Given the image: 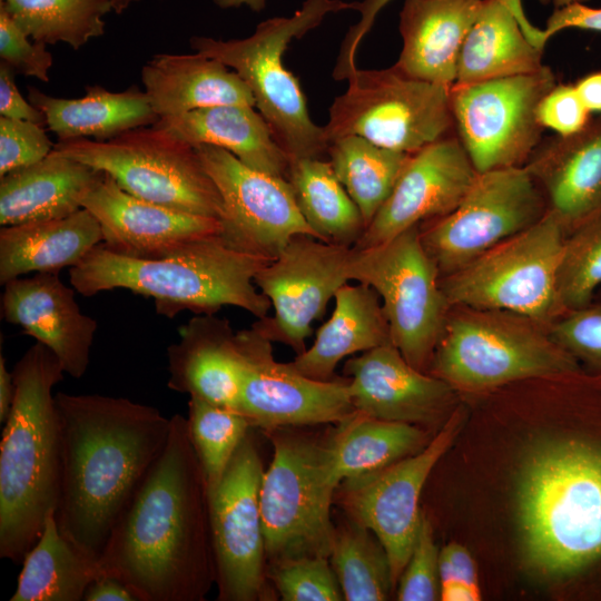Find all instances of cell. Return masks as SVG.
Returning a JSON list of instances; mask_svg holds the SVG:
<instances>
[{"mask_svg": "<svg viewBox=\"0 0 601 601\" xmlns=\"http://www.w3.org/2000/svg\"><path fill=\"white\" fill-rule=\"evenodd\" d=\"M98 562L139 601H200L216 583L206 480L181 415Z\"/></svg>", "mask_w": 601, "mask_h": 601, "instance_id": "1", "label": "cell"}, {"mask_svg": "<svg viewBox=\"0 0 601 601\" xmlns=\"http://www.w3.org/2000/svg\"><path fill=\"white\" fill-rule=\"evenodd\" d=\"M61 441V533L92 559L160 455L170 418L156 407L98 394L55 395Z\"/></svg>", "mask_w": 601, "mask_h": 601, "instance_id": "2", "label": "cell"}, {"mask_svg": "<svg viewBox=\"0 0 601 601\" xmlns=\"http://www.w3.org/2000/svg\"><path fill=\"white\" fill-rule=\"evenodd\" d=\"M516 515L533 572L572 581L601 566V434L573 432L536 446L519 475Z\"/></svg>", "mask_w": 601, "mask_h": 601, "instance_id": "3", "label": "cell"}, {"mask_svg": "<svg viewBox=\"0 0 601 601\" xmlns=\"http://www.w3.org/2000/svg\"><path fill=\"white\" fill-rule=\"evenodd\" d=\"M65 371L37 342L16 363L14 396L0 443V556L18 564L57 512L61 441L52 388Z\"/></svg>", "mask_w": 601, "mask_h": 601, "instance_id": "4", "label": "cell"}, {"mask_svg": "<svg viewBox=\"0 0 601 601\" xmlns=\"http://www.w3.org/2000/svg\"><path fill=\"white\" fill-rule=\"evenodd\" d=\"M270 260L234 249L221 236L156 260L117 255L100 243L69 269V280L83 296L124 288L151 298L156 312L167 318L185 311L213 315L235 306L260 319L272 303L254 279Z\"/></svg>", "mask_w": 601, "mask_h": 601, "instance_id": "5", "label": "cell"}, {"mask_svg": "<svg viewBox=\"0 0 601 601\" xmlns=\"http://www.w3.org/2000/svg\"><path fill=\"white\" fill-rule=\"evenodd\" d=\"M546 326L502 309L451 306L428 373L461 397L582 370Z\"/></svg>", "mask_w": 601, "mask_h": 601, "instance_id": "6", "label": "cell"}, {"mask_svg": "<svg viewBox=\"0 0 601 601\" xmlns=\"http://www.w3.org/2000/svg\"><path fill=\"white\" fill-rule=\"evenodd\" d=\"M354 7L355 1L306 0L292 17L262 21L244 39L193 37L189 43L196 52L217 59L237 72L289 159L324 158L329 145L324 127L309 117L299 81L285 68L283 56L293 39H300L316 28L326 14Z\"/></svg>", "mask_w": 601, "mask_h": 601, "instance_id": "7", "label": "cell"}, {"mask_svg": "<svg viewBox=\"0 0 601 601\" xmlns=\"http://www.w3.org/2000/svg\"><path fill=\"white\" fill-rule=\"evenodd\" d=\"M267 433L274 454L259 495L267 566L303 556L329 559L335 536L331 509L339 481L328 437L290 426Z\"/></svg>", "mask_w": 601, "mask_h": 601, "instance_id": "8", "label": "cell"}, {"mask_svg": "<svg viewBox=\"0 0 601 601\" xmlns=\"http://www.w3.org/2000/svg\"><path fill=\"white\" fill-rule=\"evenodd\" d=\"M53 150L107 173L135 197L184 213L221 216L219 191L196 148L156 125L105 141L59 140Z\"/></svg>", "mask_w": 601, "mask_h": 601, "instance_id": "9", "label": "cell"}, {"mask_svg": "<svg viewBox=\"0 0 601 601\" xmlns=\"http://www.w3.org/2000/svg\"><path fill=\"white\" fill-rule=\"evenodd\" d=\"M566 235L548 210L529 228L441 277V288L451 306L509 311L550 326L564 314L556 272Z\"/></svg>", "mask_w": 601, "mask_h": 601, "instance_id": "10", "label": "cell"}, {"mask_svg": "<svg viewBox=\"0 0 601 601\" xmlns=\"http://www.w3.org/2000/svg\"><path fill=\"white\" fill-rule=\"evenodd\" d=\"M346 80V91L329 107L328 144L355 135L413 154L455 131L451 87L410 77L394 66L357 68Z\"/></svg>", "mask_w": 601, "mask_h": 601, "instance_id": "11", "label": "cell"}, {"mask_svg": "<svg viewBox=\"0 0 601 601\" xmlns=\"http://www.w3.org/2000/svg\"><path fill=\"white\" fill-rule=\"evenodd\" d=\"M348 275L377 292L393 345L411 365L428 373L451 304L423 247L420 226L376 246L353 247Z\"/></svg>", "mask_w": 601, "mask_h": 601, "instance_id": "12", "label": "cell"}, {"mask_svg": "<svg viewBox=\"0 0 601 601\" xmlns=\"http://www.w3.org/2000/svg\"><path fill=\"white\" fill-rule=\"evenodd\" d=\"M546 211L545 198L525 166L492 169L477 173L450 214L420 225V236L441 278L529 228Z\"/></svg>", "mask_w": 601, "mask_h": 601, "instance_id": "13", "label": "cell"}, {"mask_svg": "<svg viewBox=\"0 0 601 601\" xmlns=\"http://www.w3.org/2000/svg\"><path fill=\"white\" fill-rule=\"evenodd\" d=\"M556 83L551 68L451 87L455 134L477 173L525 166L543 140L538 106Z\"/></svg>", "mask_w": 601, "mask_h": 601, "instance_id": "14", "label": "cell"}, {"mask_svg": "<svg viewBox=\"0 0 601 601\" xmlns=\"http://www.w3.org/2000/svg\"><path fill=\"white\" fill-rule=\"evenodd\" d=\"M466 418L459 405L418 453L382 470L343 480L334 495L349 519L368 528L383 544L394 588L417 535L420 500L433 469L453 445Z\"/></svg>", "mask_w": 601, "mask_h": 601, "instance_id": "15", "label": "cell"}, {"mask_svg": "<svg viewBox=\"0 0 601 601\" xmlns=\"http://www.w3.org/2000/svg\"><path fill=\"white\" fill-rule=\"evenodd\" d=\"M264 472L257 446L248 433L208 496L220 601L269 597L259 500Z\"/></svg>", "mask_w": 601, "mask_h": 601, "instance_id": "16", "label": "cell"}, {"mask_svg": "<svg viewBox=\"0 0 601 601\" xmlns=\"http://www.w3.org/2000/svg\"><path fill=\"white\" fill-rule=\"evenodd\" d=\"M273 342L255 327L236 333L242 364L238 412L266 432L279 427L339 424L354 412L346 376L313 380L275 359Z\"/></svg>", "mask_w": 601, "mask_h": 601, "instance_id": "17", "label": "cell"}, {"mask_svg": "<svg viewBox=\"0 0 601 601\" xmlns=\"http://www.w3.org/2000/svg\"><path fill=\"white\" fill-rule=\"evenodd\" d=\"M194 147L219 191L220 236L228 246L274 259L296 235L317 238L287 179L256 170L224 148Z\"/></svg>", "mask_w": 601, "mask_h": 601, "instance_id": "18", "label": "cell"}, {"mask_svg": "<svg viewBox=\"0 0 601 601\" xmlns=\"http://www.w3.org/2000/svg\"><path fill=\"white\" fill-rule=\"evenodd\" d=\"M353 247L336 246L311 235H296L255 276V285L270 300L272 317L252 326L269 341L306 349L313 323L319 319L336 292L348 283Z\"/></svg>", "mask_w": 601, "mask_h": 601, "instance_id": "19", "label": "cell"}, {"mask_svg": "<svg viewBox=\"0 0 601 601\" xmlns=\"http://www.w3.org/2000/svg\"><path fill=\"white\" fill-rule=\"evenodd\" d=\"M476 175L455 131L411 154L393 190L355 247L380 245L450 214Z\"/></svg>", "mask_w": 601, "mask_h": 601, "instance_id": "20", "label": "cell"}, {"mask_svg": "<svg viewBox=\"0 0 601 601\" xmlns=\"http://www.w3.org/2000/svg\"><path fill=\"white\" fill-rule=\"evenodd\" d=\"M82 207L99 221L101 244L129 258H168L221 235L219 219L135 197L104 171L87 194Z\"/></svg>", "mask_w": 601, "mask_h": 601, "instance_id": "21", "label": "cell"}, {"mask_svg": "<svg viewBox=\"0 0 601 601\" xmlns=\"http://www.w3.org/2000/svg\"><path fill=\"white\" fill-rule=\"evenodd\" d=\"M343 374L355 411L371 417L432 427L460 405L450 384L411 365L392 343L347 359Z\"/></svg>", "mask_w": 601, "mask_h": 601, "instance_id": "22", "label": "cell"}, {"mask_svg": "<svg viewBox=\"0 0 601 601\" xmlns=\"http://www.w3.org/2000/svg\"><path fill=\"white\" fill-rule=\"evenodd\" d=\"M3 286V319L51 349L65 373L75 378L85 375L97 322L81 313L77 290L65 285L56 273H35Z\"/></svg>", "mask_w": 601, "mask_h": 601, "instance_id": "23", "label": "cell"}, {"mask_svg": "<svg viewBox=\"0 0 601 601\" xmlns=\"http://www.w3.org/2000/svg\"><path fill=\"white\" fill-rule=\"evenodd\" d=\"M525 167L568 234L601 211V115L574 134L543 139Z\"/></svg>", "mask_w": 601, "mask_h": 601, "instance_id": "24", "label": "cell"}, {"mask_svg": "<svg viewBox=\"0 0 601 601\" xmlns=\"http://www.w3.org/2000/svg\"><path fill=\"white\" fill-rule=\"evenodd\" d=\"M167 355L170 390L238 412L242 364L227 318L196 315L179 327Z\"/></svg>", "mask_w": 601, "mask_h": 601, "instance_id": "25", "label": "cell"}, {"mask_svg": "<svg viewBox=\"0 0 601 601\" xmlns=\"http://www.w3.org/2000/svg\"><path fill=\"white\" fill-rule=\"evenodd\" d=\"M545 42L543 30L525 19L520 0H483L462 46L454 83L535 72L544 66Z\"/></svg>", "mask_w": 601, "mask_h": 601, "instance_id": "26", "label": "cell"}, {"mask_svg": "<svg viewBox=\"0 0 601 601\" xmlns=\"http://www.w3.org/2000/svg\"><path fill=\"white\" fill-rule=\"evenodd\" d=\"M483 0H404L398 30L401 72L452 87L462 46Z\"/></svg>", "mask_w": 601, "mask_h": 601, "instance_id": "27", "label": "cell"}, {"mask_svg": "<svg viewBox=\"0 0 601 601\" xmlns=\"http://www.w3.org/2000/svg\"><path fill=\"white\" fill-rule=\"evenodd\" d=\"M141 81L159 118L218 105L255 107L250 89L237 72L198 52L154 56L141 69Z\"/></svg>", "mask_w": 601, "mask_h": 601, "instance_id": "28", "label": "cell"}, {"mask_svg": "<svg viewBox=\"0 0 601 601\" xmlns=\"http://www.w3.org/2000/svg\"><path fill=\"white\" fill-rule=\"evenodd\" d=\"M102 171L52 150L42 160L0 177V225L69 216Z\"/></svg>", "mask_w": 601, "mask_h": 601, "instance_id": "29", "label": "cell"}, {"mask_svg": "<svg viewBox=\"0 0 601 601\" xmlns=\"http://www.w3.org/2000/svg\"><path fill=\"white\" fill-rule=\"evenodd\" d=\"M100 243L99 221L83 207L62 218L2 226L0 284L29 273L71 268Z\"/></svg>", "mask_w": 601, "mask_h": 601, "instance_id": "30", "label": "cell"}, {"mask_svg": "<svg viewBox=\"0 0 601 601\" xmlns=\"http://www.w3.org/2000/svg\"><path fill=\"white\" fill-rule=\"evenodd\" d=\"M190 144L213 145L234 154L245 165L287 179L289 157L273 136L269 125L248 105L204 107L155 124Z\"/></svg>", "mask_w": 601, "mask_h": 601, "instance_id": "31", "label": "cell"}, {"mask_svg": "<svg viewBox=\"0 0 601 601\" xmlns=\"http://www.w3.org/2000/svg\"><path fill=\"white\" fill-rule=\"evenodd\" d=\"M334 299L332 316L318 328L312 346L290 362L317 381L336 378L335 368L346 356L392 343L381 298L373 287L346 283Z\"/></svg>", "mask_w": 601, "mask_h": 601, "instance_id": "32", "label": "cell"}, {"mask_svg": "<svg viewBox=\"0 0 601 601\" xmlns=\"http://www.w3.org/2000/svg\"><path fill=\"white\" fill-rule=\"evenodd\" d=\"M28 100L45 115L48 129L59 140L105 141L159 120L145 90L136 86L117 92L88 86L85 96L75 99L52 97L29 87Z\"/></svg>", "mask_w": 601, "mask_h": 601, "instance_id": "33", "label": "cell"}, {"mask_svg": "<svg viewBox=\"0 0 601 601\" xmlns=\"http://www.w3.org/2000/svg\"><path fill=\"white\" fill-rule=\"evenodd\" d=\"M100 575L98 560L83 553L61 533L52 512L22 561L10 601H81Z\"/></svg>", "mask_w": 601, "mask_h": 601, "instance_id": "34", "label": "cell"}, {"mask_svg": "<svg viewBox=\"0 0 601 601\" xmlns=\"http://www.w3.org/2000/svg\"><path fill=\"white\" fill-rule=\"evenodd\" d=\"M433 436L422 426L354 412L328 436L332 466L339 483L382 470L423 450Z\"/></svg>", "mask_w": 601, "mask_h": 601, "instance_id": "35", "label": "cell"}, {"mask_svg": "<svg viewBox=\"0 0 601 601\" xmlns=\"http://www.w3.org/2000/svg\"><path fill=\"white\" fill-rule=\"evenodd\" d=\"M287 180L303 217L318 239L336 246H356L366 224L329 160L292 158Z\"/></svg>", "mask_w": 601, "mask_h": 601, "instance_id": "36", "label": "cell"}, {"mask_svg": "<svg viewBox=\"0 0 601 601\" xmlns=\"http://www.w3.org/2000/svg\"><path fill=\"white\" fill-rule=\"evenodd\" d=\"M327 155L336 177L359 208L367 227L393 190L411 154L351 135L331 141Z\"/></svg>", "mask_w": 601, "mask_h": 601, "instance_id": "37", "label": "cell"}, {"mask_svg": "<svg viewBox=\"0 0 601 601\" xmlns=\"http://www.w3.org/2000/svg\"><path fill=\"white\" fill-rule=\"evenodd\" d=\"M20 29L32 40L63 42L75 50L105 32L107 0H0Z\"/></svg>", "mask_w": 601, "mask_h": 601, "instance_id": "38", "label": "cell"}, {"mask_svg": "<svg viewBox=\"0 0 601 601\" xmlns=\"http://www.w3.org/2000/svg\"><path fill=\"white\" fill-rule=\"evenodd\" d=\"M329 562L344 600L383 601L394 589L383 544L368 528L348 516L335 526Z\"/></svg>", "mask_w": 601, "mask_h": 601, "instance_id": "39", "label": "cell"}, {"mask_svg": "<svg viewBox=\"0 0 601 601\" xmlns=\"http://www.w3.org/2000/svg\"><path fill=\"white\" fill-rule=\"evenodd\" d=\"M187 425L209 496L252 425L242 413L195 396L188 402Z\"/></svg>", "mask_w": 601, "mask_h": 601, "instance_id": "40", "label": "cell"}, {"mask_svg": "<svg viewBox=\"0 0 601 601\" xmlns=\"http://www.w3.org/2000/svg\"><path fill=\"white\" fill-rule=\"evenodd\" d=\"M601 288V211L564 239L556 272V292L563 312L585 306Z\"/></svg>", "mask_w": 601, "mask_h": 601, "instance_id": "41", "label": "cell"}, {"mask_svg": "<svg viewBox=\"0 0 601 601\" xmlns=\"http://www.w3.org/2000/svg\"><path fill=\"white\" fill-rule=\"evenodd\" d=\"M267 578L285 601H339L344 599L328 558L303 556L267 566Z\"/></svg>", "mask_w": 601, "mask_h": 601, "instance_id": "42", "label": "cell"}, {"mask_svg": "<svg viewBox=\"0 0 601 601\" xmlns=\"http://www.w3.org/2000/svg\"><path fill=\"white\" fill-rule=\"evenodd\" d=\"M549 329L584 370L601 374V288L590 303L565 312Z\"/></svg>", "mask_w": 601, "mask_h": 601, "instance_id": "43", "label": "cell"}, {"mask_svg": "<svg viewBox=\"0 0 601 601\" xmlns=\"http://www.w3.org/2000/svg\"><path fill=\"white\" fill-rule=\"evenodd\" d=\"M439 556L431 521L422 512L412 553L396 585L398 600H440Z\"/></svg>", "mask_w": 601, "mask_h": 601, "instance_id": "44", "label": "cell"}, {"mask_svg": "<svg viewBox=\"0 0 601 601\" xmlns=\"http://www.w3.org/2000/svg\"><path fill=\"white\" fill-rule=\"evenodd\" d=\"M53 148L41 125L0 117V177L42 160Z\"/></svg>", "mask_w": 601, "mask_h": 601, "instance_id": "45", "label": "cell"}, {"mask_svg": "<svg viewBox=\"0 0 601 601\" xmlns=\"http://www.w3.org/2000/svg\"><path fill=\"white\" fill-rule=\"evenodd\" d=\"M30 39L0 6V62L16 73L49 81L52 55L47 43Z\"/></svg>", "mask_w": 601, "mask_h": 601, "instance_id": "46", "label": "cell"}, {"mask_svg": "<svg viewBox=\"0 0 601 601\" xmlns=\"http://www.w3.org/2000/svg\"><path fill=\"white\" fill-rule=\"evenodd\" d=\"M538 120L560 136L581 130L590 120L591 112L571 83H555L540 100Z\"/></svg>", "mask_w": 601, "mask_h": 601, "instance_id": "47", "label": "cell"}, {"mask_svg": "<svg viewBox=\"0 0 601 601\" xmlns=\"http://www.w3.org/2000/svg\"><path fill=\"white\" fill-rule=\"evenodd\" d=\"M0 115L46 125L45 115L22 97L16 83V72L3 62H0Z\"/></svg>", "mask_w": 601, "mask_h": 601, "instance_id": "48", "label": "cell"}, {"mask_svg": "<svg viewBox=\"0 0 601 601\" xmlns=\"http://www.w3.org/2000/svg\"><path fill=\"white\" fill-rule=\"evenodd\" d=\"M440 587L454 582L479 585L475 561L470 551L457 542H450L440 551Z\"/></svg>", "mask_w": 601, "mask_h": 601, "instance_id": "49", "label": "cell"}, {"mask_svg": "<svg viewBox=\"0 0 601 601\" xmlns=\"http://www.w3.org/2000/svg\"><path fill=\"white\" fill-rule=\"evenodd\" d=\"M568 28L601 32V8L579 2L554 8L543 29L544 38L548 41L550 37Z\"/></svg>", "mask_w": 601, "mask_h": 601, "instance_id": "50", "label": "cell"}, {"mask_svg": "<svg viewBox=\"0 0 601 601\" xmlns=\"http://www.w3.org/2000/svg\"><path fill=\"white\" fill-rule=\"evenodd\" d=\"M85 601H139L134 591L120 580L102 574L87 589Z\"/></svg>", "mask_w": 601, "mask_h": 601, "instance_id": "51", "label": "cell"}, {"mask_svg": "<svg viewBox=\"0 0 601 601\" xmlns=\"http://www.w3.org/2000/svg\"><path fill=\"white\" fill-rule=\"evenodd\" d=\"M574 86L589 111L601 115V70L583 76Z\"/></svg>", "mask_w": 601, "mask_h": 601, "instance_id": "52", "label": "cell"}, {"mask_svg": "<svg viewBox=\"0 0 601 601\" xmlns=\"http://www.w3.org/2000/svg\"><path fill=\"white\" fill-rule=\"evenodd\" d=\"M14 396V383L12 372L6 365V358L0 353V422L4 423L9 416Z\"/></svg>", "mask_w": 601, "mask_h": 601, "instance_id": "53", "label": "cell"}, {"mask_svg": "<svg viewBox=\"0 0 601 601\" xmlns=\"http://www.w3.org/2000/svg\"><path fill=\"white\" fill-rule=\"evenodd\" d=\"M481 599L480 585L454 582L440 587L442 601H480Z\"/></svg>", "mask_w": 601, "mask_h": 601, "instance_id": "54", "label": "cell"}, {"mask_svg": "<svg viewBox=\"0 0 601 601\" xmlns=\"http://www.w3.org/2000/svg\"><path fill=\"white\" fill-rule=\"evenodd\" d=\"M392 0H362L357 1L356 10L361 18L358 26L362 29H371L380 11Z\"/></svg>", "mask_w": 601, "mask_h": 601, "instance_id": "55", "label": "cell"}, {"mask_svg": "<svg viewBox=\"0 0 601 601\" xmlns=\"http://www.w3.org/2000/svg\"><path fill=\"white\" fill-rule=\"evenodd\" d=\"M213 1L217 7L223 8V9L247 6L250 10L255 12H260L266 6V0H213Z\"/></svg>", "mask_w": 601, "mask_h": 601, "instance_id": "56", "label": "cell"}, {"mask_svg": "<svg viewBox=\"0 0 601 601\" xmlns=\"http://www.w3.org/2000/svg\"><path fill=\"white\" fill-rule=\"evenodd\" d=\"M112 11L117 14L122 13L125 10H127L134 2H137L139 0H107Z\"/></svg>", "mask_w": 601, "mask_h": 601, "instance_id": "57", "label": "cell"}, {"mask_svg": "<svg viewBox=\"0 0 601 601\" xmlns=\"http://www.w3.org/2000/svg\"><path fill=\"white\" fill-rule=\"evenodd\" d=\"M542 4L552 3L554 8H561L571 3H585L590 0H539Z\"/></svg>", "mask_w": 601, "mask_h": 601, "instance_id": "58", "label": "cell"}]
</instances>
